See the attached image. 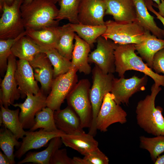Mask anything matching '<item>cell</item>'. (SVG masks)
<instances>
[{"label": "cell", "mask_w": 164, "mask_h": 164, "mask_svg": "<svg viewBox=\"0 0 164 164\" xmlns=\"http://www.w3.org/2000/svg\"><path fill=\"white\" fill-rule=\"evenodd\" d=\"M161 90V87L153 84L151 87V94L138 102L135 110L138 125L148 134L155 136L164 135L163 108L155 105L156 97Z\"/></svg>", "instance_id": "cell-1"}, {"label": "cell", "mask_w": 164, "mask_h": 164, "mask_svg": "<svg viewBox=\"0 0 164 164\" xmlns=\"http://www.w3.org/2000/svg\"><path fill=\"white\" fill-rule=\"evenodd\" d=\"M21 11L26 30L58 26L59 21L56 18L59 9L55 4L48 0H34L22 4Z\"/></svg>", "instance_id": "cell-2"}, {"label": "cell", "mask_w": 164, "mask_h": 164, "mask_svg": "<svg viewBox=\"0 0 164 164\" xmlns=\"http://www.w3.org/2000/svg\"><path fill=\"white\" fill-rule=\"evenodd\" d=\"M134 44L118 45L114 51L115 71L120 77L124 76L128 70H135L143 73L151 77L156 87H164V75L153 71L137 55Z\"/></svg>", "instance_id": "cell-3"}, {"label": "cell", "mask_w": 164, "mask_h": 164, "mask_svg": "<svg viewBox=\"0 0 164 164\" xmlns=\"http://www.w3.org/2000/svg\"><path fill=\"white\" fill-rule=\"evenodd\" d=\"M106 30L101 36L118 45L138 44L145 38L146 30L137 21L117 22L109 20L105 22Z\"/></svg>", "instance_id": "cell-4"}, {"label": "cell", "mask_w": 164, "mask_h": 164, "mask_svg": "<svg viewBox=\"0 0 164 164\" xmlns=\"http://www.w3.org/2000/svg\"><path fill=\"white\" fill-rule=\"evenodd\" d=\"M93 84L89 96L92 110L91 124L88 133L94 136L97 133L96 121L105 95L110 92L114 76L113 73L105 74L95 65L92 70Z\"/></svg>", "instance_id": "cell-5"}, {"label": "cell", "mask_w": 164, "mask_h": 164, "mask_svg": "<svg viewBox=\"0 0 164 164\" xmlns=\"http://www.w3.org/2000/svg\"><path fill=\"white\" fill-rule=\"evenodd\" d=\"M90 87L88 79H81L76 84L66 98L68 106L79 117L83 128H90L92 122V110L89 96Z\"/></svg>", "instance_id": "cell-6"}, {"label": "cell", "mask_w": 164, "mask_h": 164, "mask_svg": "<svg viewBox=\"0 0 164 164\" xmlns=\"http://www.w3.org/2000/svg\"><path fill=\"white\" fill-rule=\"evenodd\" d=\"M24 0H14L10 5L0 7V39L15 38L26 31L21 11Z\"/></svg>", "instance_id": "cell-7"}, {"label": "cell", "mask_w": 164, "mask_h": 164, "mask_svg": "<svg viewBox=\"0 0 164 164\" xmlns=\"http://www.w3.org/2000/svg\"><path fill=\"white\" fill-rule=\"evenodd\" d=\"M77 71L71 68L67 73L53 79L46 98L47 107L54 111L60 109L64 100L78 82Z\"/></svg>", "instance_id": "cell-8"}, {"label": "cell", "mask_w": 164, "mask_h": 164, "mask_svg": "<svg viewBox=\"0 0 164 164\" xmlns=\"http://www.w3.org/2000/svg\"><path fill=\"white\" fill-rule=\"evenodd\" d=\"M126 112L114 100L111 92L105 96L96 119L97 130L106 132L108 128L116 123L124 124L127 121Z\"/></svg>", "instance_id": "cell-9"}, {"label": "cell", "mask_w": 164, "mask_h": 164, "mask_svg": "<svg viewBox=\"0 0 164 164\" xmlns=\"http://www.w3.org/2000/svg\"><path fill=\"white\" fill-rule=\"evenodd\" d=\"M148 80V76L146 75L141 78L135 75L128 79L125 78L124 76L119 79L114 77L110 92L117 104L128 105L129 99L133 95L145 90Z\"/></svg>", "instance_id": "cell-10"}, {"label": "cell", "mask_w": 164, "mask_h": 164, "mask_svg": "<svg viewBox=\"0 0 164 164\" xmlns=\"http://www.w3.org/2000/svg\"><path fill=\"white\" fill-rule=\"evenodd\" d=\"M96 49L89 54L88 61L97 65L105 74L115 71L114 51L118 44L101 36L97 38Z\"/></svg>", "instance_id": "cell-11"}, {"label": "cell", "mask_w": 164, "mask_h": 164, "mask_svg": "<svg viewBox=\"0 0 164 164\" xmlns=\"http://www.w3.org/2000/svg\"><path fill=\"white\" fill-rule=\"evenodd\" d=\"M46 98V95L40 90L36 94H27L23 103L12 105L20 108L19 118L24 129H30L33 126L36 114L47 107Z\"/></svg>", "instance_id": "cell-12"}, {"label": "cell", "mask_w": 164, "mask_h": 164, "mask_svg": "<svg viewBox=\"0 0 164 164\" xmlns=\"http://www.w3.org/2000/svg\"><path fill=\"white\" fill-rule=\"evenodd\" d=\"M16 57L11 54L8 57L6 73L0 84V103L6 108L21 97L15 77Z\"/></svg>", "instance_id": "cell-13"}, {"label": "cell", "mask_w": 164, "mask_h": 164, "mask_svg": "<svg viewBox=\"0 0 164 164\" xmlns=\"http://www.w3.org/2000/svg\"><path fill=\"white\" fill-rule=\"evenodd\" d=\"M66 135L61 130L48 132L40 129L39 131H27L22 138L21 145L15 153V157L20 159L30 150L40 148L46 145L53 138Z\"/></svg>", "instance_id": "cell-14"}, {"label": "cell", "mask_w": 164, "mask_h": 164, "mask_svg": "<svg viewBox=\"0 0 164 164\" xmlns=\"http://www.w3.org/2000/svg\"><path fill=\"white\" fill-rule=\"evenodd\" d=\"M106 9L104 0H82L78 14L79 23L95 26L105 25L104 17Z\"/></svg>", "instance_id": "cell-15"}, {"label": "cell", "mask_w": 164, "mask_h": 164, "mask_svg": "<svg viewBox=\"0 0 164 164\" xmlns=\"http://www.w3.org/2000/svg\"><path fill=\"white\" fill-rule=\"evenodd\" d=\"M15 75L22 98L26 97L27 94H36L40 91L37 81L35 80L33 68L29 61L20 59L17 60Z\"/></svg>", "instance_id": "cell-16"}, {"label": "cell", "mask_w": 164, "mask_h": 164, "mask_svg": "<svg viewBox=\"0 0 164 164\" xmlns=\"http://www.w3.org/2000/svg\"><path fill=\"white\" fill-rule=\"evenodd\" d=\"M29 62L34 70L35 80L41 85V90L46 95L49 94L53 79V69L50 60L43 52L36 55Z\"/></svg>", "instance_id": "cell-17"}, {"label": "cell", "mask_w": 164, "mask_h": 164, "mask_svg": "<svg viewBox=\"0 0 164 164\" xmlns=\"http://www.w3.org/2000/svg\"><path fill=\"white\" fill-rule=\"evenodd\" d=\"M105 15L112 16L115 21L132 22L136 21L135 5L132 0H104Z\"/></svg>", "instance_id": "cell-18"}, {"label": "cell", "mask_w": 164, "mask_h": 164, "mask_svg": "<svg viewBox=\"0 0 164 164\" xmlns=\"http://www.w3.org/2000/svg\"><path fill=\"white\" fill-rule=\"evenodd\" d=\"M54 117L57 128L67 135H74L84 132L79 117L69 106L63 109L55 111Z\"/></svg>", "instance_id": "cell-19"}, {"label": "cell", "mask_w": 164, "mask_h": 164, "mask_svg": "<svg viewBox=\"0 0 164 164\" xmlns=\"http://www.w3.org/2000/svg\"><path fill=\"white\" fill-rule=\"evenodd\" d=\"M63 143L85 155L98 148V143L94 136L84 131L74 135H66L61 137Z\"/></svg>", "instance_id": "cell-20"}, {"label": "cell", "mask_w": 164, "mask_h": 164, "mask_svg": "<svg viewBox=\"0 0 164 164\" xmlns=\"http://www.w3.org/2000/svg\"><path fill=\"white\" fill-rule=\"evenodd\" d=\"M74 40V46L71 60V68L80 73L88 75L92 71L88 61L91 47L76 34Z\"/></svg>", "instance_id": "cell-21"}, {"label": "cell", "mask_w": 164, "mask_h": 164, "mask_svg": "<svg viewBox=\"0 0 164 164\" xmlns=\"http://www.w3.org/2000/svg\"><path fill=\"white\" fill-rule=\"evenodd\" d=\"M26 36L43 49L56 48L60 26H51L38 30H26Z\"/></svg>", "instance_id": "cell-22"}, {"label": "cell", "mask_w": 164, "mask_h": 164, "mask_svg": "<svg viewBox=\"0 0 164 164\" xmlns=\"http://www.w3.org/2000/svg\"><path fill=\"white\" fill-rule=\"evenodd\" d=\"M146 30L145 39L140 43L135 44V50L146 64L152 69L154 56L159 51L164 48V39L158 38Z\"/></svg>", "instance_id": "cell-23"}, {"label": "cell", "mask_w": 164, "mask_h": 164, "mask_svg": "<svg viewBox=\"0 0 164 164\" xmlns=\"http://www.w3.org/2000/svg\"><path fill=\"white\" fill-rule=\"evenodd\" d=\"M135 5L136 21L145 30L149 31L158 38L164 39V30L159 27L154 17L148 11L145 0H132Z\"/></svg>", "instance_id": "cell-24"}, {"label": "cell", "mask_w": 164, "mask_h": 164, "mask_svg": "<svg viewBox=\"0 0 164 164\" xmlns=\"http://www.w3.org/2000/svg\"><path fill=\"white\" fill-rule=\"evenodd\" d=\"M11 52L13 55L19 59L29 62L37 54L43 52L42 48L26 35L15 43L12 47Z\"/></svg>", "instance_id": "cell-25"}, {"label": "cell", "mask_w": 164, "mask_h": 164, "mask_svg": "<svg viewBox=\"0 0 164 164\" xmlns=\"http://www.w3.org/2000/svg\"><path fill=\"white\" fill-rule=\"evenodd\" d=\"M0 125L10 130L17 139H22L26 132L24 130L19 118V109H10L0 104Z\"/></svg>", "instance_id": "cell-26"}, {"label": "cell", "mask_w": 164, "mask_h": 164, "mask_svg": "<svg viewBox=\"0 0 164 164\" xmlns=\"http://www.w3.org/2000/svg\"><path fill=\"white\" fill-rule=\"evenodd\" d=\"M63 143L61 137H54L51 140L45 149L38 152H29L18 164L31 162L37 164H50L53 154L60 148Z\"/></svg>", "instance_id": "cell-27"}, {"label": "cell", "mask_w": 164, "mask_h": 164, "mask_svg": "<svg viewBox=\"0 0 164 164\" xmlns=\"http://www.w3.org/2000/svg\"><path fill=\"white\" fill-rule=\"evenodd\" d=\"M70 23L60 26V32L56 49L62 56L70 60L74 47L76 35Z\"/></svg>", "instance_id": "cell-28"}, {"label": "cell", "mask_w": 164, "mask_h": 164, "mask_svg": "<svg viewBox=\"0 0 164 164\" xmlns=\"http://www.w3.org/2000/svg\"><path fill=\"white\" fill-rule=\"evenodd\" d=\"M70 25L75 32L88 43L91 47L96 42L97 38L105 32L107 29L105 25L95 26L70 23Z\"/></svg>", "instance_id": "cell-29"}, {"label": "cell", "mask_w": 164, "mask_h": 164, "mask_svg": "<svg viewBox=\"0 0 164 164\" xmlns=\"http://www.w3.org/2000/svg\"><path fill=\"white\" fill-rule=\"evenodd\" d=\"M82 0H59L60 9L56 20L67 19L70 23H79L78 14Z\"/></svg>", "instance_id": "cell-30"}, {"label": "cell", "mask_w": 164, "mask_h": 164, "mask_svg": "<svg viewBox=\"0 0 164 164\" xmlns=\"http://www.w3.org/2000/svg\"><path fill=\"white\" fill-rule=\"evenodd\" d=\"M42 49L53 67V79L67 73L71 68L70 60L61 55L56 49Z\"/></svg>", "instance_id": "cell-31"}, {"label": "cell", "mask_w": 164, "mask_h": 164, "mask_svg": "<svg viewBox=\"0 0 164 164\" xmlns=\"http://www.w3.org/2000/svg\"><path fill=\"white\" fill-rule=\"evenodd\" d=\"M0 132V147L4 153L9 158L11 164H15L14 147L18 149L22 142H19L15 135L3 126Z\"/></svg>", "instance_id": "cell-32"}, {"label": "cell", "mask_w": 164, "mask_h": 164, "mask_svg": "<svg viewBox=\"0 0 164 164\" xmlns=\"http://www.w3.org/2000/svg\"><path fill=\"white\" fill-rule=\"evenodd\" d=\"M54 111L46 107L38 112L35 115L34 124L29 131H35L39 128L48 132L59 130L54 121Z\"/></svg>", "instance_id": "cell-33"}, {"label": "cell", "mask_w": 164, "mask_h": 164, "mask_svg": "<svg viewBox=\"0 0 164 164\" xmlns=\"http://www.w3.org/2000/svg\"><path fill=\"white\" fill-rule=\"evenodd\" d=\"M139 141L140 148L149 152L153 163L158 157L164 152V135H159L152 138L141 136L139 137Z\"/></svg>", "instance_id": "cell-34"}, {"label": "cell", "mask_w": 164, "mask_h": 164, "mask_svg": "<svg viewBox=\"0 0 164 164\" xmlns=\"http://www.w3.org/2000/svg\"><path fill=\"white\" fill-rule=\"evenodd\" d=\"M26 31L15 38L0 39V68L1 71L7 69L8 60L12 54L11 49L15 43L22 36L26 35Z\"/></svg>", "instance_id": "cell-35"}, {"label": "cell", "mask_w": 164, "mask_h": 164, "mask_svg": "<svg viewBox=\"0 0 164 164\" xmlns=\"http://www.w3.org/2000/svg\"><path fill=\"white\" fill-rule=\"evenodd\" d=\"M84 164H108V157L98 148L91 152L83 158Z\"/></svg>", "instance_id": "cell-36"}, {"label": "cell", "mask_w": 164, "mask_h": 164, "mask_svg": "<svg viewBox=\"0 0 164 164\" xmlns=\"http://www.w3.org/2000/svg\"><path fill=\"white\" fill-rule=\"evenodd\" d=\"M50 164H73V159L68 156L66 149H59L53 154Z\"/></svg>", "instance_id": "cell-37"}, {"label": "cell", "mask_w": 164, "mask_h": 164, "mask_svg": "<svg viewBox=\"0 0 164 164\" xmlns=\"http://www.w3.org/2000/svg\"><path fill=\"white\" fill-rule=\"evenodd\" d=\"M152 69L157 73L164 74V48L159 51L155 55Z\"/></svg>", "instance_id": "cell-38"}, {"label": "cell", "mask_w": 164, "mask_h": 164, "mask_svg": "<svg viewBox=\"0 0 164 164\" xmlns=\"http://www.w3.org/2000/svg\"><path fill=\"white\" fill-rule=\"evenodd\" d=\"M147 8L148 10L154 13L156 16L157 18L159 19L163 24L164 27V18L160 15L152 8L153 5L152 0H145Z\"/></svg>", "instance_id": "cell-39"}, {"label": "cell", "mask_w": 164, "mask_h": 164, "mask_svg": "<svg viewBox=\"0 0 164 164\" xmlns=\"http://www.w3.org/2000/svg\"><path fill=\"white\" fill-rule=\"evenodd\" d=\"M0 164H11L10 161L8 156L4 153L0 151Z\"/></svg>", "instance_id": "cell-40"}, {"label": "cell", "mask_w": 164, "mask_h": 164, "mask_svg": "<svg viewBox=\"0 0 164 164\" xmlns=\"http://www.w3.org/2000/svg\"><path fill=\"white\" fill-rule=\"evenodd\" d=\"M153 5L154 6L158 9L159 12L158 13L164 18V0H161V3L159 5L157 4Z\"/></svg>", "instance_id": "cell-41"}, {"label": "cell", "mask_w": 164, "mask_h": 164, "mask_svg": "<svg viewBox=\"0 0 164 164\" xmlns=\"http://www.w3.org/2000/svg\"><path fill=\"white\" fill-rule=\"evenodd\" d=\"M72 159L73 164H84L83 158L74 157Z\"/></svg>", "instance_id": "cell-42"}, {"label": "cell", "mask_w": 164, "mask_h": 164, "mask_svg": "<svg viewBox=\"0 0 164 164\" xmlns=\"http://www.w3.org/2000/svg\"><path fill=\"white\" fill-rule=\"evenodd\" d=\"M154 163L155 164H164V154L158 156Z\"/></svg>", "instance_id": "cell-43"}, {"label": "cell", "mask_w": 164, "mask_h": 164, "mask_svg": "<svg viewBox=\"0 0 164 164\" xmlns=\"http://www.w3.org/2000/svg\"><path fill=\"white\" fill-rule=\"evenodd\" d=\"M14 0H0V7L4 3H5L8 5H11L14 2Z\"/></svg>", "instance_id": "cell-44"}, {"label": "cell", "mask_w": 164, "mask_h": 164, "mask_svg": "<svg viewBox=\"0 0 164 164\" xmlns=\"http://www.w3.org/2000/svg\"><path fill=\"white\" fill-rule=\"evenodd\" d=\"M34 0H24V1L22 4H28Z\"/></svg>", "instance_id": "cell-45"}, {"label": "cell", "mask_w": 164, "mask_h": 164, "mask_svg": "<svg viewBox=\"0 0 164 164\" xmlns=\"http://www.w3.org/2000/svg\"><path fill=\"white\" fill-rule=\"evenodd\" d=\"M155 2L157 5H159L160 4L161 2V0H152Z\"/></svg>", "instance_id": "cell-46"}, {"label": "cell", "mask_w": 164, "mask_h": 164, "mask_svg": "<svg viewBox=\"0 0 164 164\" xmlns=\"http://www.w3.org/2000/svg\"><path fill=\"white\" fill-rule=\"evenodd\" d=\"M48 0L55 4L57 2H58V1L59 0Z\"/></svg>", "instance_id": "cell-47"}]
</instances>
